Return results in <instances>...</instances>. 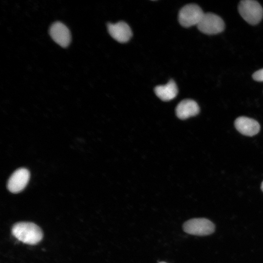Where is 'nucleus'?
I'll return each mask as SVG.
<instances>
[{
  "instance_id": "9",
  "label": "nucleus",
  "mask_w": 263,
  "mask_h": 263,
  "mask_svg": "<svg viewBox=\"0 0 263 263\" xmlns=\"http://www.w3.org/2000/svg\"><path fill=\"white\" fill-rule=\"evenodd\" d=\"M234 124L236 129L241 133L246 136L255 135L260 130V124L256 120L245 116L238 117Z\"/></svg>"
},
{
  "instance_id": "5",
  "label": "nucleus",
  "mask_w": 263,
  "mask_h": 263,
  "mask_svg": "<svg viewBox=\"0 0 263 263\" xmlns=\"http://www.w3.org/2000/svg\"><path fill=\"white\" fill-rule=\"evenodd\" d=\"M198 29L206 34H216L222 32L225 28L223 20L217 15L205 13L201 21L197 25Z\"/></svg>"
},
{
  "instance_id": "7",
  "label": "nucleus",
  "mask_w": 263,
  "mask_h": 263,
  "mask_svg": "<svg viewBox=\"0 0 263 263\" xmlns=\"http://www.w3.org/2000/svg\"><path fill=\"white\" fill-rule=\"evenodd\" d=\"M49 33L54 41L62 47H67L71 42V34L69 29L59 21L55 22L51 25Z\"/></svg>"
},
{
  "instance_id": "4",
  "label": "nucleus",
  "mask_w": 263,
  "mask_h": 263,
  "mask_svg": "<svg viewBox=\"0 0 263 263\" xmlns=\"http://www.w3.org/2000/svg\"><path fill=\"white\" fill-rule=\"evenodd\" d=\"M184 231L191 235L206 236L214 231V224L206 218H193L186 221L183 225Z\"/></svg>"
},
{
  "instance_id": "8",
  "label": "nucleus",
  "mask_w": 263,
  "mask_h": 263,
  "mask_svg": "<svg viewBox=\"0 0 263 263\" xmlns=\"http://www.w3.org/2000/svg\"><path fill=\"white\" fill-rule=\"evenodd\" d=\"M107 28L111 37L119 42H126L132 36L131 28L124 21H121L115 23H109Z\"/></svg>"
},
{
  "instance_id": "12",
  "label": "nucleus",
  "mask_w": 263,
  "mask_h": 263,
  "mask_svg": "<svg viewBox=\"0 0 263 263\" xmlns=\"http://www.w3.org/2000/svg\"><path fill=\"white\" fill-rule=\"evenodd\" d=\"M253 78L257 81H263V69L255 72L252 75Z\"/></svg>"
},
{
  "instance_id": "14",
  "label": "nucleus",
  "mask_w": 263,
  "mask_h": 263,
  "mask_svg": "<svg viewBox=\"0 0 263 263\" xmlns=\"http://www.w3.org/2000/svg\"><path fill=\"white\" fill-rule=\"evenodd\" d=\"M159 263H165V262H160Z\"/></svg>"
},
{
  "instance_id": "13",
  "label": "nucleus",
  "mask_w": 263,
  "mask_h": 263,
  "mask_svg": "<svg viewBox=\"0 0 263 263\" xmlns=\"http://www.w3.org/2000/svg\"><path fill=\"white\" fill-rule=\"evenodd\" d=\"M261 189L263 191V182L262 183V185H261Z\"/></svg>"
},
{
  "instance_id": "3",
  "label": "nucleus",
  "mask_w": 263,
  "mask_h": 263,
  "mask_svg": "<svg viewBox=\"0 0 263 263\" xmlns=\"http://www.w3.org/2000/svg\"><path fill=\"white\" fill-rule=\"evenodd\" d=\"M204 14L198 5L188 4L180 9L178 14V20L180 24L185 27L197 25Z\"/></svg>"
},
{
  "instance_id": "2",
  "label": "nucleus",
  "mask_w": 263,
  "mask_h": 263,
  "mask_svg": "<svg viewBox=\"0 0 263 263\" xmlns=\"http://www.w3.org/2000/svg\"><path fill=\"white\" fill-rule=\"evenodd\" d=\"M238 10L244 20L252 25L258 24L263 17V9L256 0L241 1L238 6Z\"/></svg>"
},
{
  "instance_id": "1",
  "label": "nucleus",
  "mask_w": 263,
  "mask_h": 263,
  "mask_svg": "<svg viewBox=\"0 0 263 263\" xmlns=\"http://www.w3.org/2000/svg\"><path fill=\"white\" fill-rule=\"evenodd\" d=\"M12 233L19 241L29 244H37L43 236L40 227L30 222L16 223L12 228Z\"/></svg>"
},
{
  "instance_id": "10",
  "label": "nucleus",
  "mask_w": 263,
  "mask_h": 263,
  "mask_svg": "<svg viewBox=\"0 0 263 263\" xmlns=\"http://www.w3.org/2000/svg\"><path fill=\"white\" fill-rule=\"evenodd\" d=\"M199 112L198 105L191 99H185L181 101L176 108V115L181 119H185L196 115Z\"/></svg>"
},
{
  "instance_id": "11",
  "label": "nucleus",
  "mask_w": 263,
  "mask_h": 263,
  "mask_svg": "<svg viewBox=\"0 0 263 263\" xmlns=\"http://www.w3.org/2000/svg\"><path fill=\"white\" fill-rule=\"evenodd\" d=\"M155 94L163 101H169L176 97L178 94L177 85L172 79L166 84L159 85L154 88Z\"/></svg>"
},
{
  "instance_id": "6",
  "label": "nucleus",
  "mask_w": 263,
  "mask_h": 263,
  "mask_svg": "<svg viewBox=\"0 0 263 263\" xmlns=\"http://www.w3.org/2000/svg\"><path fill=\"white\" fill-rule=\"evenodd\" d=\"M30 176V172L27 169L25 168L18 169L9 178L7 182V188L14 193L20 192L26 186Z\"/></svg>"
}]
</instances>
